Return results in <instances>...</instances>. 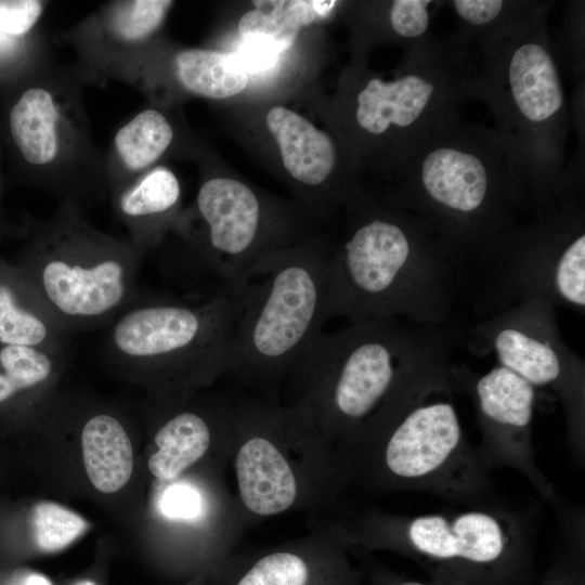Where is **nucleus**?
I'll return each mask as SVG.
<instances>
[{
  "label": "nucleus",
  "instance_id": "nucleus-1",
  "mask_svg": "<svg viewBox=\"0 0 585 585\" xmlns=\"http://www.w3.org/2000/svg\"><path fill=\"white\" fill-rule=\"evenodd\" d=\"M454 343L448 323L394 317L323 332L291 373L306 386L301 407L355 446L407 400L451 379Z\"/></svg>",
  "mask_w": 585,
  "mask_h": 585
},
{
  "label": "nucleus",
  "instance_id": "nucleus-2",
  "mask_svg": "<svg viewBox=\"0 0 585 585\" xmlns=\"http://www.w3.org/2000/svg\"><path fill=\"white\" fill-rule=\"evenodd\" d=\"M394 203L419 218L456 269L485 270L526 212L515 160L495 129L461 119L426 141L399 170Z\"/></svg>",
  "mask_w": 585,
  "mask_h": 585
},
{
  "label": "nucleus",
  "instance_id": "nucleus-3",
  "mask_svg": "<svg viewBox=\"0 0 585 585\" xmlns=\"http://www.w3.org/2000/svg\"><path fill=\"white\" fill-rule=\"evenodd\" d=\"M478 44L468 94L494 116L495 130L515 160L526 212L584 187L581 164L566 162L570 117L547 14Z\"/></svg>",
  "mask_w": 585,
  "mask_h": 585
},
{
  "label": "nucleus",
  "instance_id": "nucleus-4",
  "mask_svg": "<svg viewBox=\"0 0 585 585\" xmlns=\"http://www.w3.org/2000/svg\"><path fill=\"white\" fill-rule=\"evenodd\" d=\"M459 272L430 229L392 202L368 210L332 251L334 317L448 323Z\"/></svg>",
  "mask_w": 585,
  "mask_h": 585
},
{
  "label": "nucleus",
  "instance_id": "nucleus-5",
  "mask_svg": "<svg viewBox=\"0 0 585 585\" xmlns=\"http://www.w3.org/2000/svg\"><path fill=\"white\" fill-rule=\"evenodd\" d=\"M221 289L232 309L231 370L255 380L291 374L334 317L332 251L280 248Z\"/></svg>",
  "mask_w": 585,
  "mask_h": 585
},
{
  "label": "nucleus",
  "instance_id": "nucleus-6",
  "mask_svg": "<svg viewBox=\"0 0 585 585\" xmlns=\"http://www.w3.org/2000/svg\"><path fill=\"white\" fill-rule=\"evenodd\" d=\"M451 379L390 413L355 447L378 485L435 495L469 508H506L477 447L467 440Z\"/></svg>",
  "mask_w": 585,
  "mask_h": 585
},
{
  "label": "nucleus",
  "instance_id": "nucleus-7",
  "mask_svg": "<svg viewBox=\"0 0 585 585\" xmlns=\"http://www.w3.org/2000/svg\"><path fill=\"white\" fill-rule=\"evenodd\" d=\"M469 46L455 35L407 49L394 78L372 77L355 95L354 120L372 138L390 139L393 162L400 170L431 136L460 119L469 98Z\"/></svg>",
  "mask_w": 585,
  "mask_h": 585
},
{
  "label": "nucleus",
  "instance_id": "nucleus-8",
  "mask_svg": "<svg viewBox=\"0 0 585 585\" xmlns=\"http://www.w3.org/2000/svg\"><path fill=\"white\" fill-rule=\"evenodd\" d=\"M24 278L54 321L92 325L128 299L133 278V246L83 221L73 203L47 221Z\"/></svg>",
  "mask_w": 585,
  "mask_h": 585
},
{
  "label": "nucleus",
  "instance_id": "nucleus-9",
  "mask_svg": "<svg viewBox=\"0 0 585 585\" xmlns=\"http://www.w3.org/2000/svg\"><path fill=\"white\" fill-rule=\"evenodd\" d=\"M566 192L531 212L482 271L486 276L477 304L485 317L528 298H542L584 313L585 206L581 192Z\"/></svg>",
  "mask_w": 585,
  "mask_h": 585
},
{
  "label": "nucleus",
  "instance_id": "nucleus-10",
  "mask_svg": "<svg viewBox=\"0 0 585 585\" xmlns=\"http://www.w3.org/2000/svg\"><path fill=\"white\" fill-rule=\"evenodd\" d=\"M113 354L181 382L232 369L233 318L225 291L197 304L172 297L147 300L123 313L110 334Z\"/></svg>",
  "mask_w": 585,
  "mask_h": 585
},
{
  "label": "nucleus",
  "instance_id": "nucleus-11",
  "mask_svg": "<svg viewBox=\"0 0 585 585\" xmlns=\"http://www.w3.org/2000/svg\"><path fill=\"white\" fill-rule=\"evenodd\" d=\"M528 511L468 508L370 519L365 540L457 570L464 575L502 577L528 556Z\"/></svg>",
  "mask_w": 585,
  "mask_h": 585
},
{
  "label": "nucleus",
  "instance_id": "nucleus-12",
  "mask_svg": "<svg viewBox=\"0 0 585 585\" xmlns=\"http://www.w3.org/2000/svg\"><path fill=\"white\" fill-rule=\"evenodd\" d=\"M476 354H494L535 390H547L560 402L568 441L581 463L585 452V365L562 340L556 306L528 298L484 317L470 330Z\"/></svg>",
  "mask_w": 585,
  "mask_h": 585
},
{
  "label": "nucleus",
  "instance_id": "nucleus-13",
  "mask_svg": "<svg viewBox=\"0 0 585 585\" xmlns=\"http://www.w3.org/2000/svg\"><path fill=\"white\" fill-rule=\"evenodd\" d=\"M451 384L454 391L466 393L473 404L481 433L477 451L485 467H508L521 472L543 500L558 505L556 489L534 456L532 420L536 390L498 364L485 374H476L465 364H452Z\"/></svg>",
  "mask_w": 585,
  "mask_h": 585
},
{
  "label": "nucleus",
  "instance_id": "nucleus-14",
  "mask_svg": "<svg viewBox=\"0 0 585 585\" xmlns=\"http://www.w3.org/2000/svg\"><path fill=\"white\" fill-rule=\"evenodd\" d=\"M74 82L47 74V80L26 89L10 110V132L16 147L29 165L47 174V181L73 179L88 166L92 169L95 161Z\"/></svg>",
  "mask_w": 585,
  "mask_h": 585
},
{
  "label": "nucleus",
  "instance_id": "nucleus-15",
  "mask_svg": "<svg viewBox=\"0 0 585 585\" xmlns=\"http://www.w3.org/2000/svg\"><path fill=\"white\" fill-rule=\"evenodd\" d=\"M196 206L206 224L198 265L216 278L217 290L280 249L263 237L262 205L246 184L231 178H211L200 186Z\"/></svg>",
  "mask_w": 585,
  "mask_h": 585
},
{
  "label": "nucleus",
  "instance_id": "nucleus-16",
  "mask_svg": "<svg viewBox=\"0 0 585 585\" xmlns=\"http://www.w3.org/2000/svg\"><path fill=\"white\" fill-rule=\"evenodd\" d=\"M238 420L249 432L235 460L243 504L259 516L287 510L297 498L298 484L289 461L268 435L266 411L245 413Z\"/></svg>",
  "mask_w": 585,
  "mask_h": 585
},
{
  "label": "nucleus",
  "instance_id": "nucleus-17",
  "mask_svg": "<svg viewBox=\"0 0 585 585\" xmlns=\"http://www.w3.org/2000/svg\"><path fill=\"white\" fill-rule=\"evenodd\" d=\"M266 125L278 143L286 170L295 180L317 186L329 178L337 162V151L327 133L282 106L269 110Z\"/></svg>",
  "mask_w": 585,
  "mask_h": 585
},
{
  "label": "nucleus",
  "instance_id": "nucleus-18",
  "mask_svg": "<svg viewBox=\"0 0 585 585\" xmlns=\"http://www.w3.org/2000/svg\"><path fill=\"white\" fill-rule=\"evenodd\" d=\"M173 140V129L166 116L145 108L122 123L114 134L108 173L118 191L148 171Z\"/></svg>",
  "mask_w": 585,
  "mask_h": 585
},
{
  "label": "nucleus",
  "instance_id": "nucleus-19",
  "mask_svg": "<svg viewBox=\"0 0 585 585\" xmlns=\"http://www.w3.org/2000/svg\"><path fill=\"white\" fill-rule=\"evenodd\" d=\"M83 464L93 486L102 493L119 491L133 471V450L125 428L115 417H91L81 432Z\"/></svg>",
  "mask_w": 585,
  "mask_h": 585
},
{
  "label": "nucleus",
  "instance_id": "nucleus-20",
  "mask_svg": "<svg viewBox=\"0 0 585 585\" xmlns=\"http://www.w3.org/2000/svg\"><path fill=\"white\" fill-rule=\"evenodd\" d=\"M256 9L239 20L242 40L251 41L280 53L295 42L299 29L315 18L326 16L337 1H253Z\"/></svg>",
  "mask_w": 585,
  "mask_h": 585
},
{
  "label": "nucleus",
  "instance_id": "nucleus-21",
  "mask_svg": "<svg viewBox=\"0 0 585 585\" xmlns=\"http://www.w3.org/2000/svg\"><path fill=\"white\" fill-rule=\"evenodd\" d=\"M54 318L28 283L0 274V344L27 346L51 351Z\"/></svg>",
  "mask_w": 585,
  "mask_h": 585
},
{
  "label": "nucleus",
  "instance_id": "nucleus-22",
  "mask_svg": "<svg viewBox=\"0 0 585 585\" xmlns=\"http://www.w3.org/2000/svg\"><path fill=\"white\" fill-rule=\"evenodd\" d=\"M459 23L455 36L465 44L508 35L546 15L550 2L519 0L445 1Z\"/></svg>",
  "mask_w": 585,
  "mask_h": 585
},
{
  "label": "nucleus",
  "instance_id": "nucleus-23",
  "mask_svg": "<svg viewBox=\"0 0 585 585\" xmlns=\"http://www.w3.org/2000/svg\"><path fill=\"white\" fill-rule=\"evenodd\" d=\"M157 446L148 459L150 471L158 479L170 480L196 463L211 442L208 420L194 411L170 417L156 432Z\"/></svg>",
  "mask_w": 585,
  "mask_h": 585
},
{
  "label": "nucleus",
  "instance_id": "nucleus-24",
  "mask_svg": "<svg viewBox=\"0 0 585 585\" xmlns=\"http://www.w3.org/2000/svg\"><path fill=\"white\" fill-rule=\"evenodd\" d=\"M174 70L188 92L208 98L226 99L242 92L248 75L234 54L208 49H186L174 56Z\"/></svg>",
  "mask_w": 585,
  "mask_h": 585
},
{
  "label": "nucleus",
  "instance_id": "nucleus-25",
  "mask_svg": "<svg viewBox=\"0 0 585 585\" xmlns=\"http://www.w3.org/2000/svg\"><path fill=\"white\" fill-rule=\"evenodd\" d=\"M180 184L165 167L144 172L118 191L117 209L136 231L140 226L169 213L180 199Z\"/></svg>",
  "mask_w": 585,
  "mask_h": 585
},
{
  "label": "nucleus",
  "instance_id": "nucleus-26",
  "mask_svg": "<svg viewBox=\"0 0 585 585\" xmlns=\"http://www.w3.org/2000/svg\"><path fill=\"white\" fill-rule=\"evenodd\" d=\"M172 1L131 0L110 4L102 14L96 28L108 48L134 49L160 27Z\"/></svg>",
  "mask_w": 585,
  "mask_h": 585
},
{
  "label": "nucleus",
  "instance_id": "nucleus-27",
  "mask_svg": "<svg viewBox=\"0 0 585 585\" xmlns=\"http://www.w3.org/2000/svg\"><path fill=\"white\" fill-rule=\"evenodd\" d=\"M52 351L0 344V403L47 381L53 372Z\"/></svg>",
  "mask_w": 585,
  "mask_h": 585
},
{
  "label": "nucleus",
  "instance_id": "nucleus-28",
  "mask_svg": "<svg viewBox=\"0 0 585 585\" xmlns=\"http://www.w3.org/2000/svg\"><path fill=\"white\" fill-rule=\"evenodd\" d=\"M88 529L89 523L84 518L58 504L42 502L34 508V537L42 551L64 549Z\"/></svg>",
  "mask_w": 585,
  "mask_h": 585
},
{
  "label": "nucleus",
  "instance_id": "nucleus-29",
  "mask_svg": "<svg viewBox=\"0 0 585 585\" xmlns=\"http://www.w3.org/2000/svg\"><path fill=\"white\" fill-rule=\"evenodd\" d=\"M311 569L299 555L277 551L259 559L236 585H310Z\"/></svg>",
  "mask_w": 585,
  "mask_h": 585
},
{
  "label": "nucleus",
  "instance_id": "nucleus-30",
  "mask_svg": "<svg viewBox=\"0 0 585 585\" xmlns=\"http://www.w3.org/2000/svg\"><path fill=\"white\" fill-rule=\"evenodd\" d=\"M43 9V2L37 0H0V34H27L38 23Z\"/></svg>",
  "mask_w": 585,
  "mask_h": 585
},
{
  "label": "nucleus",
  "instance_id": "nucleus-31",
  "mask_svg": "<svg viewBox=\"0 0 585 585\" xmlns=\"http://www.w3.org/2000/svg\"><path fill=\"white\" fill-rule=\"evenodd\" d=\"M162 512L176 519H190L200 511V498L197 492L185 484L168 487L161 497Z\"/></svg>",
  "mask_w": 585,
  "mask_h": 585
},
{
  "label": "nucleus",
  "instance_id": "nucleus-32",
  "mask_svg": "<svg viewBox=\"0 0 585 585\" xmlns=\"http://www.w3.org/2000/svg\"><path fill=\"white\" fill-rule=\"evenodd\" d=\"M582 2H572L568 12V53L571 55L572 64L575 65L576 73L584 68V12Z\"/></svg>",
  "mask_w": 585,
  "mask_h": 585
},
{
  "label": "nucleus",
  "instance_id": "nucleus-33",
  "mask_svg": "<svg viewBox=\"0 0 585 585\" xmlns=\"http://www.w3.org/2000/svg\"><path fill=\"white\" fill-rule=\"evenodd\" d=\"M24 585H52L51 582L40 574H31L29 575Z\"/></svg>",
  "mask_w": 585,
  "mask_h": 585
},
{
  "label": "nucleus",
  "instance_id": "nucleus-34",
  "mask_svg": "<svg viewBox=\"0 0 585 585\" xmlns=\"http://www.w3.org/2000/svg\"><path fill=\"white\" fill-rule=\"evenodd\" d=\"M394 585H430V584L420 583V582H416V581H401V582H398Z\"/></svg>",
  "mask_w": 585,
  "mask_h": 585
},
{
  "label": "nucleus",
  "instance_id": "nucleus-35",
  "mask_svg": "<svg viewBox=\"0 0 585 585\" xmlns=\"http://www.w3.org/2000/svg\"><path fill=\"white\" fill-rule=\"evenodd\" d=\"M77 585H95V584L93 582H91V581H83V582H80Z\"/></svg>",
  "mask_w": 585,
  "mask_h": 585
},
{
  "label": "nucleus",
  "instance_id": "nucleus-36",
  "mask_svg": "<svg viewBox=\"0 0 585 585\" xmlns=\"http://www.w3.org/2000/svg\"><path fill=\"white\" fill-rule=\"evenodd\" d=\"M554 585H562V584H554Z\"/></svg>",
  "mask_w": 585,
  "mask_h": 585
}]
</instances>
